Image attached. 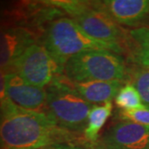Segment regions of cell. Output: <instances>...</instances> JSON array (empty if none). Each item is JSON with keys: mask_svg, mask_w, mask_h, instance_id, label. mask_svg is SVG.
<instances>
[{"mask_svg": "<svg viewBox=\"0 0 149 149\" xmlns=\"http://www.w3.org/2000/svg\"><path fill=\"white\" fill-rule=\"evenodd\" d=\"M80 133L59 127L44 113L21 109L7 99L0 105V149H46L70 145Z\"/></svg>", "mask_w": 149, "mask_h": 149, "instance_id": "obj_1", "label": "cell"}, {"mask_svg": "<svg viewBox=\"0 0 149 149\" xmlns=\"http://www.w3.org/2000/svg\"><path fill=\"white\" fill-rule=\"evenodd\" d=\"M43 46L63 70L70 58L83 52L102 50L120 55L124 50L122 47L92 38L81 29L73 18L69 17L58 18L49 25Z\"/></svg>", "mask_w": 149, "mask_h": 149, "instance_id": "obj_2", "label": "cell"}, {"mask_svg": "<svg viewBox=\"0 0 149 149\" xmlns=\"http://www.w3.org/2000/svg\"><path fill=\"white\" fill-rule=\"evenodd\" d=\"M59 75L46 88V114L59 127L74 133H84L93 108L80 95L66 77Z\"/></svg>", "mask_w": 149, "mask_h": 149, "instance_id": "obj_3", "label": "cell"}, {"mask_svg": "<svg viewBox=\"0 0 149 149\" xmlns=\"http://www.w3.org/2000/svg\"><path fill=\"white\" fill-rule=\"evenodd\" d=\"M65 76L72 83L86 81H123L128 79L124 59L109 51L90 50L70 58L64 66Z\"/></svg>", "mask_w": 149, "mask_h": 149, "instance_id": "obj_4", "label": "cell"}, {"mask_svg": "<svg viewBox=\"0 0 149 149\" xmlns=\"http://www.w3.org/2000/svg\"><path fill=\"white\" fill-rule=\"evenodd\" d=\"M70 15L90 37L103 42L123 47L127 40L116 22L104 11L98 2L76 1Z\"/></svg>", "mask_w": 149, "mask_h": 149, "instance_id": "obj_5", "label": "cell"}, {"mask_svg": "<svg viewBox=\"0 0 149 149\" xmlns=\"http://www.w3.org/2000/svg\"><path fill=\"white\" fill-rule=\"evenodd\" d=\"M11 69L28 84L40 88L47 87L64 73L45 47L37 43L27 48Z\"/></svg>", "mask_w": 149, "mask_h": 149, "instance_id": "obj_6", "label": "cell"}, {"mask_svg": "<svg viewBox=\"0 0 149 149\" xmlns=\"http://www.w3.org/2000/svg\"><path fill=\"white\" fill-rule=\"evenodd\" d=\"M94 145L95 149H149V126L123 120L109 128Z\"/></svg>", "mask_w": 149, "mask_h": 149, "instance_id": "obj_7", "label": "cell"}, {"mask_svg": "<svg viewBox=\"0 0 149 149\" xmlns=\"http://www.w3.org/2000/svg\"><path fill=\"white\" fill-rule=\"evenodd\" d=\"M6 96L17 107L46 113L47 92L45 88L30 85L15 72L8 71L5 74Z\"/></svg>", "mask_w": 149, "mask_h": 149, "instance_id": "obj_8", "label": "cell"}, {"mask_svg": "<svg viewBox=\"0 0 149 149\" xmlns=\"http://www.w3.org/2000/svg\"><path fill=\"white\" fill-rule=\"evenodd\" d=\"M31 31L23 27H0V68L10 70L23 52L35 44Z\"/></svg>", "mask_w": 149, "mask_h": 149, "instance_id": "obj_9", "label": "cell"}, {"mask_svg": "<svg viewBox=\"0 0 149 149\" xmlns=\"http://www.w3.org/2000/svg\"><path fill=\"white\" fill-rule=\"evenodd\" d=\"M98 4L121 25L134 27L146 22L149 16V0H104Z\"/></svg>", "mask_w": 149, "mask_h": 149, "instance_id": "obj_10", "label": "cell"}, {"mask_svg": "<svg viewBox=\"0 0 149 149\" xmlns=\"http://www.w3.org/2000/svg\"><path fill=\"white\" fill-rule=\"evenodd\" d=\"M74 89L85 101L93 105L112 101L125 82L123 81H86L72 83Z\"/></svg>", "mask_w": 149, "mask_h": 149, "instance_id": "obj_11", "label": "cell"}, {"mask_svg": "<svg viewBox=\"0 0 149 149\" xmlns=\"http://www.w3.org/2000/svg\"><path fill=\"white\" fill-rule=\"evenodd\" d=\"M128 42L136 64L149 69V27H139L128 33Z\"/></svg>", "mask_w": 149, "mask_h": 149, "instance_id": "obj_12", "label": "cell"}, {"mask_svg": "<svg viewBox=\"0 0 149 149\" xmlns=\"http://www.w3.org/2000/svg\"><path fill=\"white\" fill-rule=\"evenodd\" d=\"M112 110V101L107 102L102 105H94L91 109L84 131V136L88 143L95 144L99 140L100 132L111 115Z\"/></svg>", "mask_w": 149, "mask_h": 149, "instance_id": "obj_13", "label": "cell"}, {"mask_svg": "<svg viewBox=\"0 0 149 149\" xmlns=\"http://www.w3.org/2000/svg\"><path fill=\"white\" fill-rule=\"evenodd\" d=\"M114 100L116 105L121 109L122 111H133L145 108L139 93L130 83H127L123 86Z\"/></svg>", "mask_w": 149, "mask_h": 149, "instance_id": "obj_14", "label": "cell"}, {"mask_svg": "<svg viewBox=\"0 0 149 149\" xmlns=\"http://www.w3.org/2000/svg\"><path fill=\"white\" fill-rule=\"evenodd\" d=\"M129 83L136 88L140 95L142 102L149 109V69L138 65L133 70L128 71Z\"/></svg>", "mask_w": 149, "mask_h": 149, "instance_id": "obj_15", "label": "cell"}, {"mask_svg": "<svg viewBox=\"0 0 149 149\" xmlns=\"http://www.w3.org/2000/svg\"><path fill=\"white\" fill-rule=\"evenodd\" d=\"M119 116L123 120H128L149 126V109L146 107L133 111H122Z\"/></svg>", "mask_w": 149, "mask_h": 149, "instance_id": "obj_16", "label": "cell"}, {"mask_svg": "<svg viewBox=\"0 0 149 149\" xmlns=\"http://www.w3.org/2000/svg\"><path fill=\"white\" fill-rule=\"evenodd\" d=\"M5 73L0 68V105L8 99L6 96Z\"/></svg>", "mask_w": 149, "mask_h": 149, "instance_id": "obj_17", "label": "cell"}, {"mask_svg": "<svg viewBox=\"0 0 149 149\" xmlns=\"http://www.w3.org/2000/svg\"><path fill=\"white\" fill-rule=\"evenodd\" d=\"M46 149H81L79 148H76L72 145H58V146H54Z\"/></svg>", "mask_w": 149, "mask_h": 149, "instance_id": "obj_18", "label": "cell"}, {"mask_svg": "<svg viewBox=\"0 0 149 149\" xmlns=\"http://www.w3.org/2000/svg\"><path fill=\"white\" fill-rule=\"evenodd\" d=\"M146 24H147V27H149V16L147 19V22H146Z\"/></svg>", "mask_w": 149, "mask_h": 149, "instance_id": "obj_19", "label": "cell"}]
</instances>
